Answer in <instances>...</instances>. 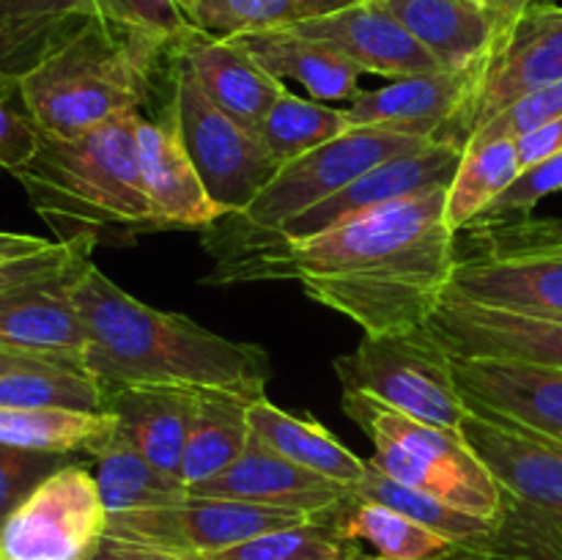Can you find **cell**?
Returning <instances> with one entry per match:
<instances>
[{
    "label": "cell",
    "mask_w": 562,
    "mask_h": 560,
    "mask_svg": "<svg viewBox=\"0 0 562 560\" xmlns=\"http://www.w3.org/2000/svg\"><path fill=\"white\" fill-rule=\"evenodd\" d=\"M448 184L382 203L324 234L267 247L203 283L296 280L307 296L366 335L426 327L453 275L459 234L445 220Z\"/></svg>",
    "instance_id": "obj_1"
},
{
    "label": "cell",
    "mask_w": 562,
    "mask_h": 560,
    "mask_svg": "<svg viewBox=\"0 0 562 560\" xmlns=\"http://www.w3.org/2000/svg\"><path fill=\"white\" fill-rule=\"evenodd\" d=\"M75 305L86 327V368L104 390L157 384L225 390L256 401L272 377L256 344L223 338L181 313L157 311L110 280L93 261L75 280Z\"/></svg>",
    "instance_id": "obj_2"
},
{
    "label": "cell",
    "mask_w": 562,
    "mask_h": 560,
    "mask_svg": "<svg viewBox=\"0 0 562 560\" xmlns=\"http://www.w3.org/2000/svg\"><path fill=\"white\" fill-rule=\"evenodd\" d=\"M137 115L86 135H42L31 163L14 173L58 242L126 247L162 231L140 181Z\"/></svg>",
    "instance_id": "obj_3"
},
{
    "label": "cell",
    "mask_w": 562,
    "mask_h": 560,
    "mask_svg": "<svg viewBox=\"0 0 562 560\" xmlns=\"http://www.w3.org/2000/svg\"><path fill=\"white\" fill-rule=\"evenodd\" d=\"M173 44L119 22H91L27 71L16 97L42 135H86L143 113L168 71Z\"/></svg>",
    "instance_id": "obj_4"
},
{
    "label": "cell",
    "mask_w": 562,
    "mask_h": 560,
    "mask_svg": "<svg viewBox=\"0 0 562 560\" xmlns=\"http://www.w3.org/2000/svg\"><path fill=\"white\" fill-rule=\"evenodd\" d=\"M434 141L373 126H351L335 141L280 165L274 179L239 214H225L203 231V247L214 261L245 250L296 214L327 201L333 192L387 159L423 152Z\"/></svg>",
    "instance_id": "obj_5"
},
{
    "label": "cell",
    "mask_w": 562,
    "mask_h": 560,
    "mask_svg": "<svg viewBox=\"0 0 562 560\" xmlns=\"http://www.w3.org/2000/svg\"><path fill=\"white\" fill-rule=\"evenodd\" d=\"M340 404L373 443L368 464L453 508L497 519L503 511V489L464 434L415 421L362 393H344Z\"/></svg>",
    "instance_id": "obj_6"
},
{
    "label": "cell",
    "mask_w": 562,
    "mask_h": 560,
    "mask_svg": "<svg viewBox=\"0 0 562 560\" xmlns=\"http://www.w3.org/2000/svg\"><path fill=\"white\" fill-rule=\"evenodd\" d=\"M344 393H362L415 421L456 428L467 404L453 379L450 355L426 327L409 333L362 335L355 351L333 360Z\"/></svg>",
    "instance_id": "obj_7"
},
{
    "label": "cell",
    "mask_w": 562,
    "mask_h": 560,
    "mask_svg": "<svg viewBox=\"0 0 562 560\" xmlns=\"http://www.w3.org/2000/svg\"><path fill=\"white\" fill-rule=\"evenodd\" d=\"M168 110L176 132L223 214H239L274 179L280 163L258 130L220 110L195 82L184 60L170 47Z\"/></svg>",
    "instance_id": "obj_8"
},
{
    "label": "cell",
    "mask_w": 562,
    "mask_h": 560,
    "mask_svg": "<svg viewBox=\"0 0 562 560\" xmlns=\"http://www.w3.org/2000/svg\"><path fill=\"white\" fill-rule=\"evenodd\" d=\"M307 519L313 516L187 492L176 503L157 505V508L110 514L104 536L151 549V552L170 555V558L192 560L198 555L220 552V549H228L252 536L300 525Z\"/></svg>",
    "instance_id": "obj_9"
},
{
    "label": "cell",
    "mask_w": 562,
    "mask_h": 560,
    "mask_svg": "<svg viewBox=\"0 0 562 560\" xmlns=\"http://www.w3.org/2000/svg\"><path fill=\"white\" fill-rule=\"evenodd\" d=\"M108 508L86 464L58 467L0 527L3 560H86L108 533Z\"/></svg>",
    "instance_id": "obj_10"
},
{
    "label": "cell",
    "mask_w": 562,
    "mask_h": 560,
    "mask_svg": "<svg viewBox=\"0 0 562 560\" xmlns=\"http://www.w3.org/2000/svg\"><path fill=\"white\" fill-rule=\"evenodd\" d=\"M562 80V5H532L516 20L497 53L486 60L464 110L445 126L437 143L464 152L467 143L505 108L527 93Z\"/></svg>",
    "instance_id": "obj_11"
},
{
    "label": "cell",
    "mask_w": 562,
    "mask_h": 560,
    "mask_svg": "<svg viewBox=\"0 0 562 560\" xmlns=\"http://www.w3.org/2000/svg\"><path fill=\"white\" fill-rule=\"evenodd\" d=\"M459 163L461 152L448 146V143H431V146L423 148V152L387 159V163L376 165L373 170H368V173L357 176L355 181L340 187V190L333 192L327 201L316 203V206L307 209V212L291 217L289 223H283L278 231L263 236V239L252 242L250 247L234 253V256L214 261V269L228 267V264L241 261V258L252 256V253L258 250H267V247L311 239V236L324 234V231L335 228V225L346 223V220L357 217V214L368 212V209L382 206V203L415 195V192L428 190V187L450 184Z\"/></svg>",
    "instance_id": "obj_12"
},
{
    "label": "cell",
    "mask_w": 562,
    "mask_h": 560,
    "mask_svg": "<svg viewBox=\"0 0 562 560\" xmlns=\"http://www.w3.org/2000/svg\"><path fill=\"white\" fill-rule=\"evenodd\" d=\"M461 434L508 497L562 514V437L470 406Z\"/></svg>",
    "instance_id": "obj_13"
},
{
    "label": "cell",
    "mask_w": 562,
    "mask_h": 560,
    "mask_svg": "<svg viewBox=\"0 0 562 560\" xmlns=\"http://www.w3.org/2000/svg\"><path fill=\"white\" fill-rule=\"evenodd\" d=\"M86 264L0 294V349L86 373V327L71 296Z\"/></svg>",
    "instance_id": "obj_14"
},
{
    "label": "cell",
    "mask_w": 562,
    "mask_h": 560,
    "mask_svg": "<svg viewBox=\"0 0 562 560\" xmlns=\"http://www.w3.org/2000/svg\"><path fill=\"white\" fill-rule=\"evenodd\" d=\"M426 329L450 357H494L562 368L558 318L521 316L442 296Z\"/></svg>",
    "instance_id": "obj_15"
},
{
    "label": "cell",
    "mask_w": 562,
    "mask_h": 560,
    "mask_svg": "<svg viewBox=\"0 0 562 560\" xmlns=\"http://www.w3.org/2000/svg\"><path fill=\"white\" fill-rule=\"evenodd\" d=\"M470 410L562 437V368L494 357H450Z\"/></svg>",
    "instance_id": "obj_16"
},
{
    "label": "cell",
    "mask_w": 562,
    "mask_h": 560,
    "mask_svg": "<svg viewBox=\"0 0 562 560\" xmlns=\"http://www.w3.org/2000/svg\"><path fill=\"white\" fill-rule=\"evenodd\" d=\"M483 66L486 64L470 69L423 71V75L398 77L373 91H362L346 104L349 124L401 132L437 143L445 126L464 110Z\"/></svg>",
    "instance_id": "obj_17"
},
{
    "label": "cell",
    "mask_w": 562,
    "mask_h": 560,
    "mask_svg": "<svg viewBox=\"0 0 562 560\" xmlns=\"http://www.w3.org/2000/svg\"><path fill=\"white\" fill-rule=\"evenodd\" d=\"M137 163L143 190L162 231H206L225 217L209 198L168 108L154 119L137 115Z\"/></svg>",
    "instance_id": "obj_18"
},
{
    "label": "cell",
    "mask_w": 562,
    "mask_h": 560,
    "mask_svg": "<svg viewBox=\"0 0 562 560\" xmlns=\"http://www.w3.org/2000/svg\"><path fill=\"white\" fill-rule=\"evenodd\" d=\"M289 27L333 47L335 53L349 58L362 75L371 71V75L398 80V77L442 69L437 58L393 14L379 9L371 0L311 16Z\"/></svg>",
    "instance_id": "obj_19"
},
{
    "label": "cell",
    "mask_w": 562,
    "mask_h": 560,
    "mask_svg": "<svg viewBox=\"0 0 562 560\" xmlns=\"http://www.w3.org/2000/svg\"><path fill=\"white\" fill-rule=\"evenodd\" d=\"M190 492L201 497L241 500V503L296 511L305 516H322L344 503L349 489L283 459L261 439L250 437L234 464L209 478L206 483L192 486Z\"/></svg>",
    "instance_id": "obj_20"
},
{
    "label": "cell",
    "mask_w": 562,
    "mask_h": 560,
    "mask_svg": "<svg viewBox=\"0 0 562 560\" xmlns=\"http://www.w3.org/2000/svg\"><path fill=\"white\" fill-rule=\"evenodd\" d=\"M445 296L521 316L562 318V258L497 253L459 258Z\"/></svg>",
    "instance_id": "obj_21"
},
{
    "label": "cell",
    "mask_w": 562,
    "mask_h": 560,
    "mask_svg": "<svg viewBox=\"0 0 562 560\" xmlns=\"http://www.w3.org/2000/svg\"><path fill=\"white\" fill-rule=\"evenodd\" d=\"M173 53L184 60L201 91L250 130H258L263 115L289 91L285 82L269 75L234 38L212 36L195 27L173 44Z\"/></svg>",
    "instance_id": "obj_22"
},
{
    "label": "cell",
    "mask_w": 562,
    "mask_h": 560,
    "mask_svg": "<svg viewBox=\"0 0 562 560\" xmlns=\"http://www.w3.org/2000/svg\"><path fill=\"white\" fill-rule=\"evenodd\" d=\"M393 14L442 69L486 64L514 25L477 0H371Z\"/></svg>",
    "instance_id": "obj_23"
},
{
    "label": "cell",
    "mask_w": 562,
    "mask_h": 560,
    "mask_svg": "<svg viewBox=\"0 0 562 560\" xmlns=\"http://www.w3.org/2000/svg\"><path fill=\"white\" fill-rule=\"evenodd\" d=\"M99 20L102 0H0V80L20 91L27 71Z\"/></svg>",
    "instance_id": "obj_24"
},
{
    "label": "cell",
    "mask_w": 562,
    "mask_h": 560,
    "mask_svg": "<svg viewBox=\"0 0 562 560\" xmlns=\"http://www.w3.org/2000/svg\"><path fill=\"white\" fill-rule=\"evenodd\" d=\"M198 390L132 384L108 390V412L119 417V437L140 450L157 470L181 481L187 434Z\"/></svg>",
    "instance_id": "obj_25"
},
{
    "label": "cell",
    "mask_w": 562,
    "mask_h": 560,
    "mask_svg": "<svg viewBox=\"0 0 562 560\" xmlns=\"http://www.w3.org/2000/svg\"><path fill=\"white\" fill-rule=\"evenodd\" d=\"M247 49L263 69L280 82L294 80L305 86L316 102H346L362 93V71L327 44L307 38L291 27L256 31L231 36Z\"/></svg>",
    "instance_id": "obj_26"
},
{
    "label": "cell",
    "mask_w": 562,
    "mask_h": 560,
    "mask_svg": "<svg viewBox=\"0 0 562 560\" xmlns=\"http://www.w3.org/2000/svg\"><path fill=\"white\" fill-rule=\"evenodd\" d=\"M322 519L355 547L357 560H442L459 549L456 541L428 530L401 511L351 492L344 503L322 514Z\"/></svg>",
    "instance_id": "obj_27"
},
{
    "label": "cell",
    "mask_w": 562,
    "mask_h": 560,
    "mask_svg": "<svg viewBox=\"0 0 562 560\" xmlns=\"http://www.w3.org/2000/svg\"><path fill=\"white\" fill-rule=\"evenodd\" d=\"M250 432L261 439L267 448L280 453L283 459L329 478L346 489H355L366 478L368 459H360L355 450L346 448L327 426L313 417L291 415L278 404L261 395L250 401Z\"/></svg>",
    "instance_id": "obj_28"
},
{
    "label": "cell",
    "mask_w": 562,
    "mask_h": 560,
    "mask_svg": "<svg viewBox=\"0 0 562 560\" xmlns=\"http://www.w3.org/2000/svg\"><path fill=\"white\" fill-rule=\"evenodd\" d=\"M250 399L225 390H198L190 434H187L181 483H206L234 464L250 443Z\"/></svg>",
    "instance_id": "obj_29"
},
{
    "label": "cell",
    "mask_w": 562,
    "mask_h": 560,
    "mask_svg": "<svg viewBox=\"0 0 562 560\" xmlns=\"http://www.w3.org/2000/svg\"><path fill=\"white\" fill-rule=\"evenodd\" d=\"M119 432L113 412L0 406V445L33 453L93 456Z\"/></svg>",
    "instance_id": "obj_30"
},
{
    "label": "cell",
    "mask_w": 562,
    "mask_h": 560,
    "mask_svg": "<svg viewBox=\"0 0 562 560\" xmlns=\"http://www.w3.org/2000/svg\"><path fill=\"white\" fill-rule=\"evenodd\" d=\"M519 173L521 163L516 141L492 137V141L470 143L461 152V163L448 184L445 220L450 228L461 234L472 223H477Z\"/></svg>",
    "instance_id": "obj_31"
},
{
    "label": "cell",
    "mask_w": 562,
    "mask_h": 560,
    "mask_svg": "<svg viewBox=\"0 0 562 560\" xmlns=\"http://www.w3.org/2000/svg\"><path fill=\"white\" fill-rule=\"evenodd\" d=\"M91 459L93 478H97L108 514L157 508V505L176 503L190 492L179 478H170L157 470L140 450L124 443L119 434Z\"/></svg>",
    "instance_id": "obj_32"
},
{
    "label": "cell",
    "mask_w": 562,
    "mask_h": 560,
    "mask_svg": "<svg viewBox=\"0 0 562 560\" xmlns=\"http://www.w3.org/2000/svg\"><path fill=\"white\" fill-rule=\"evenodd\" d=\"M349 130L351 124L346 108L302 99L291 91H285L258 124V135L263 137L280 165L335 141Z\"/></svg>",
    "instance_id": "obj_33"
},
{
    "label": "cell",
    "mask_w": 562,
    "mask_h": 560,
    "mask_svg": "<svg viewBox=\"0 0 562 560\" xmlns=\"http://www.w3.org/2000/svg\"><path fill=\"white\" fill-rule=\"evenodd\" d=\"M349 492L362 500H376V503L390 505V508L401 511V514L409 516V519L426 525L428 530L456 541L459 547H475V544L481 541V538H486L494 527V519L472 516L467 514V511H459L453 508V505L442 503V500L431 497V494L404 486V483L393 481V478L384 475V472H379L376 467L371 464H368L366 478H362L355 489H349Z\"/></svg>",
    "instance_id": "obj_34"
},
{
    "label": "cell",
    "mask_w": 562,
    "mask_h": 560,
    "mask_svg": "<svg viewBox=\"0 0 562 560\" xmlns=\"http://www.w3.org/2000/svg\"><path fill=\"white\" fill-rule=\"evenodd\" d=\"M0 406L108 412V390L82 371L55 366L22 368L0 377Z\"/></svg>",
    "instance_id": "obj_35"
},
{
    "label": "cell",
    "mask_w": 562,
    "mask_h": 560,
    "mask_svg": "<svg viewBox=\"0 0 562 560\" xmlns=\"http://www.w3.org/2000/svg\"><path fill=\"white\" fill-rule=\"evenodd\" d=\"M344 9L340 0H198L192 25L212 36L289 27L311 16Z\"/></svg>",
    "instance_id": "obj_36"
},
{
    "label": "cell",
    "mask_w": 562,
    "mask_h": 560,
    "mask_svg": "<svg viewBox=\"0 0 562 560\" xmlns=\"http://www.w3.org/2000/svg\"><path fill=\"white\" fill-rule=\"evenodd\" d=\"M192 560H357V552L335 533L329 522L313 516L300 525L278 527Z\"/></svg>",
    "instance_id": "obj_37"
},
{
    "label": "cell",
    "mask_w": 562,
    "mask_h": 560,
    "mask_svg": "<svg viewBox=\"0 0 562 560\" xmlns=\"http://www.w3.org/2000/svg\"><path fill=\"white\" fill-rule=\"evenodd\" d=\"M562 190V152L552 157L541 159V163L530 165L516 176L514 184L494 201V206L483 214L477 223H503V220L530 217L532 209L543 201V198L554 195Z\"/></svg>",
    "instance_id": "obj_38"
},
{
    "label": "cell",
    "mask_w": 562,
    "mask_h": 560,
    "mask_svg": "<svg viewBox=\"0 0 562 560\" xmlns=\"http://www.w3.org/2000/svg\"><path fill=\"white\" fill-rule=\"evenodd\" d=\"M91 253L93 247L86 242H53L49 247L31 253V256L5 258V261H0V294L69 272V269L91 261Z\"/></svg>",
    "instance_id": "obj_39"
},
{
    "label": "cell",
    "mask_w": 562,
    "mask_h": 560,
    "mask_svg": "<svg viewBox=\"0 0 562 560\" xmlns=\"http://www.w3.org/2000/svg\"><path fill=\"white\" fill-rule=\"evenodd\" d=\"M64 464H69V456L33 453L0 445V527L44 478Z\"/></svg>",
    "instance_id": "obj_40"
},
{
    "label": "cell",
    "mask_w": 562,
    "mask_h": 560,
    "mask_svg": "<svg viewBox=\"0 0 562 560\" xmlns=\"http://www.w3.org/2000/svg\"><path fill=\"white\" fill-rule=\"evenodd\" d=\"M475 236L488 242L483 253L562 258V223H532L530 217L514 220V223L503 220V223H483V231Z\"/></svg>",
    "instance_id": "obj_41"
},
{
    "label": "cell",
    "mask_w": 562,
    "mask_h": 560,
    "mask_svg": "<svg viewBox=\"0 0 562 560\" xmlns=\"http://www.w3.org/2000/svg\"><path fill=\"white\" fill-rule=\"evenodd\" d=\"M562 115V80L552 82V86H543L538 91L527 93V97L516 99L510 108H505L503 113L494 115L470 143L475 141H492V137H510V141H519L527 132L538 130V126L549 124V121L560 119ZM467 143V146H470Z\"/></svg>",
    "instance_id": "obj_42"
},
{
    "label": "cell",
    "mask_w": 562,
    "mask_h": 560,
    "mask_svg": "<svg viewBox=\"0 0 562 560\" xmlns=\"http://www.w3.org/2000/svg\"><path fill=\"white\" fill-rule=\"evenodd\" d=\"M102 5L110 22L148 31L168 42H179L181 36L195 31L176 0H102Z\"/></svg>",
    "instance_id": "obj_43"
},
{
    "label": "cell",
    "mask_w": 562,
    "mask_h": 560,
    "mask_svg": "<svg viewBox=\"0 0 562 560\" xmlns=\"http://www.w3.org/2000/svg\"><path fill=\"white\" fill-rule=\"evenodd\" d=\"M42 132L33 126L25 113H16L9 108L5 99H0V168L9 170L11 176L31 163L38 148Z\"/></svg>",
    "instance_id": "obj_44"
},
{
    "label": "cell",
    "mask_w": 562,
    "mask_h": 560,
    "mask_svg": "<svg viewBox=\"0 0 562 560\" xmlns=\"http://www.w3.org/2000/svg\"><path fill=\"white\" fill-rule=\"evenodd\" d=\"M516 152H519L521 170L530 165L541 163V159L552 157V154L562 152V115L560 119L549 121V124L538 126V130L527 132L516 141Z\"/></svg>",
    "instance_id": "obj_45"
},
{
    "label": "cell",
    "mask_w": 562,
    "mask_h": 560,
    "mask_svg": "<svg viewBox=\"0 0 562 560\" xmlns=\"http://www.w3.org/2000/svg\"><path fill=\"white\" fill-rule=\"evenodd\" d=\"M86 560H179V558H170V555L151 552V549H143V547H135V544H126V541H119V538L104 536Z\"/></svg>",
    "instance_id": "obj_46"
},
{
    "label": "cell",
    "mask_w": 562,
    "mask_h": 560,
    "mask_svg": "<svg viewBox=\"0 0 562 560\" xmlns=\"http://www.w3.org/2000/svg\"><path fill=\"white\" fill-rule=\"evenodd\" d=\"M49 245H53V239H44V236L0 231V261H5V258L31 256V253L44 250V247H49Z\"/></svg>",
    "instance_id": "obj_47"
},
{
    "label": "cell",
    "mask_w": 562,
    "mask_h": 560,
    "mask_svg": "<svg viewBox=\"0 0 562 560\" xmlns=\"http://www.w3.org/2000/svg\"><path fill=\"white\" fill-rule=\"evenodd\" d=\"M477 3L492 9L494 14H497L503 22H508V25H516V20H519L525 11H530L532 5L538 3H549V0H477Z\"/></svg>",
    "instance_id": "obj_48"
},
{
    "label": "cell",
    "mask_w": 562,
    "mask_h": 560,
    "mask_svg": "<svg viewBox=\"0 0 562 560\" xmlns=\"http://www.w3.org/2000/svg\"><path fill=\"white\" fill-rule=\"evenodd\" d=\"M38 366H47V362H38L33 360V357H22V355H14V351L0 349V377H5V373L11 371H22V368H38Z\"/></svg>",
    "instance_id": "obj_49"
},
{
    "label": "cell",
    "mask_w": 562,
    "mask_h": 560,
    "mask_svg": "<svg viewBox=\"0 0 562 560\" xmlns=\"http://www.w3.org/2000/svg\"><path fill=\"white\" fill-rule=\"evenodd\" d=\"M195 3H198V0H176V5H179V9L184 11V16L190 22H192V16H195Z\"/></svg>",
    "instance_id": "obj_50"
},
{
    "label": "cell",
    "mask_w": 562,
    "mask_h": 560,
    "mask_svg": "<svg viewBox=\"0 0 562 560\" xmlns=\"http://www.w3.org/2000/svg\"><path fill=\"white\" fill-rule=\"evenodd\" d=\"M16 93V88L11 86V82H5V80H0V99H5V102H9L11 97H14Z\"/></svg>",
    "instance_id": "obj_51"
},
{
    "label": "cell",
    "mask_w": 562,
    "mask_h": 560,
    "mask_svg": "<svg viewBox=\"0 0 562 560\" xmlns=\"http://www.w3.org/2000/svg\"><path fill=\"white\" fill-rule=\"evenodd\" d=\"M442 560H472V558H470V555L461 552V549H456L453 555H448V558H442Z\"/></svg>",
    "instance_id": "obj_52"
},
{
    "label": "cell",
    "mask_w": 562,
    "mask_h": 560,
    "mask_svg": "<svg viewBox=\"0 0 562 560\" xmlns=\"http://www.w3.org/2000/svg\"><path fill=\"white\" fill-rule=\"evenodd\" d=\"M355 3H366V0H340V5H344V9L346 5H355Z\"/></svg>",
    "instance_id": "obj_53"
},
{
    "label": "cell",
    "mask_w": 562,
    "mask_h": 560,
    "mask_svg": "<svg viewBox=\"0 0 562 560\" xmlns=\"http://www.w3.org/2000/svg\"><path fill=\"white\" fill-rule=\"evenodd\" d=\"M558 322H562V318H558Z\"/></svg>",
    "instance_id": "obj_54"
},
{
    "label": "cell",
    "mask_w": 562,
    "mask_h": 560,
    "mask_svg": "<svg viewBox=\"0 0 562 560\" xmlns=\"http://www.w3.org/2000/svg\"><path fill=\"white\" fill-rule=\"evenodd\" d=\"M0 560H3V558H0Z\"/></svg>",
    "instance_id": "obj_55"
}]
</instances>
